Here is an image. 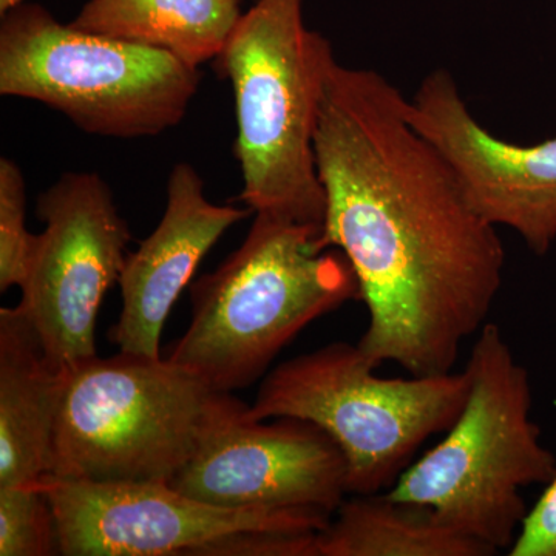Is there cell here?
Returning a JSON list of instances; mask_svg holds the SVG:
<instances>
[{
	"instance_id": "obj_1",
	"label": "cell",
	"mask_w": 556,
	"mask_h": 556,
	"mask_svg": "<svg viewBox=\"0 0 556 556\" xmlns=\"http://www.w3.org/2000/svg\"><path fill=\"white\" fill-rule=\"evenodd\" d=\"M407 101L375 70L329 61L314 137L325 218L313 247L350 262L369 316L357 345L376 367L444 375L486 324L506 251L408 123Z\"/></svg>"
},
{
	"instance_id": "obj_2",
	"label": "cell",
	"mask_w": 556,
	"mask_h": 556,
	"mask_svg": "<svg viewBox=\"0 0 556 556\" xmlns=\"http://www.w3.org/2000/svg\"><path fill=\"white\" fill-rule=\"evenodd\" d=\"M318 230L255 214L247 239L190 287L192 318L170 361L225 393L251 386L314 320L361 300L342 252H317Z\"/></svg>"
},
{
	"instance_id": "obj_3",
	"label": "cell",
	"mask_w": 556,
	"mask_h": 556,
	"mask_svg": "<svg viewBox=\"0 0 556 556\" xmlns=\"http://www.w3.org/2000/svg\"><path fill=\"white\" fill-rule=\"evenodd\" d=\"M331 42L309 30L303 0H257L217 60L236 100L240 200L252 214L320 233L325 192L314 137Z\"/></svg>"
},
{
	"instance_id": "obj_4",
	"label": "cell",
	"mask_w": 556,
	"mask_h": 556,
	"mask_svg": "<svg viewBox=\"0 0 556 556\" xmlns=\"http://www.w3.org/2000/svg\"><path fill=\"white\" fill-rule=\"evenodd\" d=\"M464 371L466 405L441 442L387 495L431 508L460 535L510 551L527 515L521 490L548 484L556 457L530 419L532 387L496 324L479 329Z\"/></svg>"
},
{
	"instance_id": "obj_5",
	"label": "cell",
	"mask_w": 556,
	"mask_h": 556,
	"mask_svg": "<svg viewBox=\"0 0 556 556\" xmlns=\"http://www.w3.org/2000/svg\"><path fill=\"white\" fill-rule=\"evenodd\" d=\"M241 404L170 358H90L67 371L47 475L169 482Z\"/></svg>"
},
{
	"instance_id": "obj_6",
	"label": "cell",
	"mask_w": 556,
	"mask_h": 556,
	"mask_svg": "<svg viewBox=\"0 0 556 556\" xmlns=\"http://www.w3.org/2000/svg\"><path fill=\"white\" fill-rule=\"evenodd\" d=\"M0 17V94L40 102L86 134L159 137L199 91V70L166 51L79 30L36 3Z\"/></svg>"
},
{
	"instance_id": "obj_7",
	"label": "cell",
	"mask_w": 556,
	"mask_h": 556,
	"mask_svg": "<svg viewBox=\"0 0 556 556\" xmlns=\"http://www.w3.org/2000/svg\"><path fill=\"white\" fill-rule=\"evenodd\" d=\"M376 368L358 345L345 342L302 354L266 376L247 417L308 420L342 450L348 493L391 489L420 445L463 412L468 376L383 379Z\"/></svg>"
},
{
	"instance_id": "obj_8",
	"label": "cell",
	"mask_w": 556,
	"mask_h": 556,
	"mask_svg": "<svg viewBox=\"0 0 556 556\" xmlns=\"http://www.w3.org/2000/svg\"><path fill=\"white\" fill-rule=\"evenodd\" d=\"M36 239L20 306L58 368L97 357L102 300L118 283L131 239L112 189L93 172L61 175L38 199Z\"/></svg>"
},
{
	"instance_id": "obj_9",
	"label": "cell",
	"mask_w": 556,
	"mask_h": 556,
	"mask_svg": "<svg viewBox=\"0 0 556 556\" xmlns=\"http://www.w3.org/2000/svg\"><path fill=\"white\" fill-rule=\"evenodd\" d=\"M65 556H212L244 532H320L328 515L225 508L182 495L169 482L80 481L43 475Z\"/></svg>"
},
{
	"instance_id": "obj_10",
	"label": "cell",
	"mask_w": 556,
	"mask_h": 556,
	"mask_svg": "<svg viewBox=\"0 0 556 556\" xmlns=\"http://www.w3.org/2000/svg\"><path fill=\"white\" fill-rule=\"evenodd\" d=\"M248 408L241 404L217 424L169 484L211 506L332 517L348 495L339 445L308 420L265 424L248 419Z\"/></svg>"
},
{
	"instance_id": "obj_11",
	"label": "cell",
	"mask_w": 556,
	"mask_h": 556,
	"mask_svg": "<svg viewBox=\"0 0 556 556\" xmlns=\"http://www.w3.org/2000/svg\"><path fill=\"white\" fill-rule=\"evenodd\" d=\"M413 129L445 161L470 206L547 254L556 240V137L519 146L478 123L452 73H428L407 101Z\"/></svg>"
},
{
	"instance_id": "obj_12",
	"label": "cell",
	"mask_w": 556,
	"mask_h": 556,
	"mask_svg": "<svg viewBox=\"0 0 556 556\" xmlns=\"http://www.w3.org/2000/svg\"><path fill=\"white\" fill-rule=\"evenodd\" d=\"M249 214L248 207L212 203L195 167L175 164L163 217L137 251L127 254L121 273L123 311L110 334L121 353L161 357V331L182 289L223 233Z\"/></svg>"
},
{
	"instance_id": "obj_13",
	"label": "cell",
	"mask_w": 556,
	"mask_h": 556,
	"mask_svg": "<svg viewBox=\"0 0 556 556\" xmlns=\"http://www.w3.org/2000/svg\"><path fill=\"white\" fill-rule=\"evenodd\" d=\"M65 378L25 311L0 309V486L49 473Z\"/></svg>"
},
{
	"instance_id": "obj_14",
	"label": "cell",
	"mask_w": 556,
	"mask_h": 556,
	"mask_svg": "<svg viewBox=\"0 0 556 556\" xmlns=\"http://www.w3.org/2000/svg\"><path fill=\"white\" fill-rule=\"evenodd\" d=\"M241 14L239 0H89L70 24L199 70L217 60Z\"/></svg>"
},
{
	"instance_id": "obj_15",
	"label": "cell",
	"mask_w": 556,
	"mask_h": 556,
	"mask_svg": "<svg viewBox=\"0 0 556 556\" xmlns=\"http://www.w3.org/2000/svg\"><path fill=\"white\" fill-rule=\"evenodd\" d=\"M318 556H492V548L450 529L431 508L383 493L343 500L317 533Z\"/></svg>"
},
{
	"instance_id": "obj_16",
	"label": "cell",
	"mask_w": 556,
	"mask_h": 556,
	"mask_svg": "<svg viewBox=\"0 0 556 556\" xmlns=\"http://www.w3.org/2000/svg\"><path fill=\"white\" fill-rule=\"evenodd\" d=\"M60 555L56 518L38 482L0 486V556Z\"/></svg>"
},
{
	"instance_id": "obj_17",
	"label": "cell",
	"mask_w": 556,
	"mask_h": 556,
	"mask_svg": "<svg viewBox=\"0 0 556 556\" xmlns=\"http://www.w3.org/2000/svg\"><path fill=\"white\" fill-rule=\"evenodd\" d=\"M25 178L16 161L0 160V291L22 287L36 239L25 225Z\"/></svg>"
},
{
	"instance_id": "obj_18",
	"label": "cell",
	"mask_w": 556,
	"mask_h": 556,
	"mask_svg": "<svg viewBox=\"0 0 556 556\" xmlns=\"http://www.w3.org/2000/svg\"><path fill=\"white\" fill-rule=\"evenodd\" d=\"M508 555L556 556V475L532 510L527 511Z\"/></svg>"
},
{
	"instance_id": "obj_19",
	"label": "cell",
	"mask_w": 556,
	"mask_h": 556,
	"mask_svg": "<svg viewBox=\"0 0 556 556\" xmlns=\"http://www.w3.org/2000/svg\"><path fill=\"white\" fill-rule=\"evenodd\" d=\"M24 3H27V0H0V16L16 9V7L24 5Z\"/></svg>"
}]
</instances>
